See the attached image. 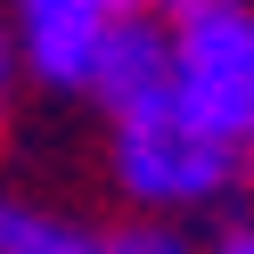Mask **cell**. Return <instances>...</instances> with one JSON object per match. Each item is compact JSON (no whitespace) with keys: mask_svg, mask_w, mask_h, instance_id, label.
<instances>
[{"mask_svg":"<svg viewBox=\"0 0 254 254\" xmlns=\"http://www.w3.org/2000/svg\"><path fill=\"white\" fill-rule=\"evenodd\" d=\"M107 181L131 213H213L238 197V139H221L205 115L181 107V90H164L131 115H107Z\"/></svg>","mask_w":254,"mask_h":254,"instance_id":"obj_1","label":"cell"},{"mask_svg":"<svg viewBox=\"0 0 254 254\" xmlns=\"http://www.w3.org/2000/svg\"><path fill=\"white\" fill-rule=\"evenodd\" d=\"M172 90L221 139L254 131V0H164Z\"/></svg>","mask_w":254,"mask_h":254,"instance_id":"obj_2","label":"cell"},{"mask_svg":"<svg viewBox=\"0 0 254 254\" xmlns=\"http://www.w3.org/2000/svg\"><path fill=\"white\" fill-rule=\"evenodd\" d=\"M107 25H115L107 0H8V41L41 90H90Z\"/></svg>","mask_w":254,"mask_h":254,"instance_id":"obj_3","label":"cell"},{"mask_svg":"<svg viewBox=\"0 0 254 254\" xmlns=\"http://www.w3.org/2000/svg\"><path fill=\"white\" fill-rule=\"evenodd\" d=\"M164 90H172V25H164V8H123L107 25V41H99V66H90L82 99H99L107 115H131V107L164 99Z\"/></svg>","mask_w":254,"mask_h":254,"instance_id":"obj_4","label":"cell"},{"mask_svg":"<svg viewBox=\"0 0 254 254\" xmlns=\"http://www.w3.org/2000/svg\"><path fill=\"white\" fill-rule=\"evenodd\" d=\"M0 254H99V230L82 213H66V205L0 189Z\"/></svg>","mask_w":254,"mask_h":254,"instance_id":"obj_5","label":"cell"},{"mask_svg":"<svg viewBox=\"0 0 254 254\" xmlns=\"http://www.w3.org/2000/svg\"><path fill=\"white\" fill-rule=\"evenodd\" d=\"M99 254H197V246H189V230H172L164 213H131V221H115V230H99Z\"/></svg>","mask_w":254,"mask_h":254,"instance_id":"obj_6","label":"cell"},{"mask_svg":"<svg viewBox=\"0 0 254 254\" xmlns=\"http://www.w3.org/2000/svg\"><path fill=\"white\" fill-rule=\"evenodd\" d=\"M17 90H25V58H17V41H8V17H0V123L17 115Z\"/></svg>","mask_w":254,"mask_h":254,"instance_id":"obj_7","label":"cell"},{"mask_svg":"<svg viewBox=\"0 0 254 254\" xmlns=\"http://www.w3.org/2000/svg\"><path fill=\"white\" fill-rule=\"evenodd\" d=\"M197 254H254V213L221 221V238H213V246H197Z\"/></svg>","mask_w":254,"mask_h":254,"instance_id":"obj_8","label":"cell"},{"mask_svg":"<svg viewBox=\"0 0 254 254\" xmlns=\"http://www.w3.org/2000/svg\"><path fill=\"white\" fill-rule=\"evenodd\" d=\"M238 189H246V197H254V131L238 139Z\"/></svg>","mask_w":254,"mask_h":254,"instance_id":"obj_9","label":"cell"},{"mask_svg":"<svg viewBox=\"0 0 254 254\" xmlns=\"http://www.w3.org/2000/svg\"><path fill=\"white\" fill-rule=\"evenodd\" d=\"M107 8H115V17H123V8H164V0H107Z\"/></svg>","mask_w":254,"mask_h":254,"instance_id":"obj_10","label":"cell"}]
</instances>
